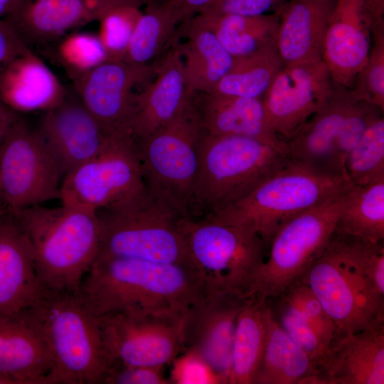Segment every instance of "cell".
Listing matches in <instances>:
<instances>
[{
	"instance_id": "1",
	"label": "cell",
	"mask_w": 384,
	"mask_h": 384,
	"mask_svg": "<svg viewBox=\"0 0 384 384\" xmlns=\"http://www.w3.org/2000/svg\"><path fill=\"white\" fill-rule=\"evenodd\" d=\"M78 292L100 317L183 314L207 295L192 267L124 257H97Z\"/></svg>"
},
{
	"instance_id": "2",
	"label": "cell",
	"mask_w": 384,
	"mask_h": 384,
	"mask_svg": "<svg viewBox=\"0 0 384 384\" xmlns=\"http://www.w3.org/2000/svg\"><path fill=\"white\" fill-rule=\"evenodd\" d=\"M337 327L336 338L384 320V248L335 231L298 278Z\"/></svg>"
},
{
	"instance_id": "3",
	"label": "cell",
	"mask_w": 384,
	"mask_h": 384,
	"mask_svg": "<svg viewBox=\"0 0 384 384\" xmlns=\"http://www.w3.org/2000/svg\"><path fill=\"white\" fill-rule=\"evenodd\" d=\"M20 314L50 357L54 384L102 383L110 363L101 319L78 291L45 290Z\"/></svg>"
},
{
	"instance_id": "4",
	"label": "cell",
	"mask_w": 384,
	"mask_h": 384,
	"mask_svg": "<svg viewBox=\"0 0 384 384\" xmlns=\"http://www.w3.org/2000/svg\"><path fill=\"white\" fill-rule=\"evenodd\" d=\"M9 213L27 237L43 289L78 291L100 250L96 212L61 203L58 207L36 205Z\"/></svg>"
},
{
	"instance_id": "5",
	"label": "cell",
	"mask_w": 384,
	"mask_h": 384,
	"mask_svg": "<svg viewBox=\"0 0 384 384\" xmlns=\"http://www.w3.org/2000/svg\"><path fill=\"white\" fill-rule=\"evenodd\" d=\"M290 162L287 144L201 132L191 218H204L232 206Z\"/></svg>"
},
{
	"instance_id": "6",
	"label": "cell",
	"mask_w": 384,
	"mask_h": 384,
	"mask_svg": "<svg viewBox=\"0 0 384 384\" xmlns=\"http://www.w3.org/2000/svg\"><path fill=\"white\" fill-rule=\"evenodd\" d=\"M96 213L100 230L97 257H130L195 269L178 228V220L183 216L146 185Z\"/></svg>"
},
{
	"instance_id": "7",
	"label": "cell",
	"mask_w": 384,
	"mask_h": 384,
	"mask_svg": "<svg viewBox=\"0 0 384 384\" xmlns=\"http://www.w3.org/2000/svg\"><path fill=\"white\" fill-rule=\"evenodd\" d=\"M178 228L207 294L230 292L253 296L267 247L247 225L181 217Z\"/></svg>"
},
{
	"instance_id": "8",
	"label": "cell",
	"mask_w": 384,
	"mask_h": 384,
	"mask_svg": "<svg viewBox=\"0 0 384 384\" xmlns=\"http://www.w3.org/2000/svg\"><path fill=\"white\" fill-rule=\"evenodd\" d=\"M348 183L343 177L323 174L291 161L240 201L201 219L249 225L268 249L284 224L338 194Z\"/></svg>"
},
{
	"instance_id": "9",
	"label": "cell",
	"mask_w": 384,
	"mask_h": 384,
	"mask_svg": "<svg viewBox=\"0 0 384 384\" xmlns=\"http://www.w3.org/2000/svg\"><path fill=\"white\" fill-rule=\"evenodd\" d=\"M381 114L380 107L357 100L349 87L333 82L325 104L284 141L291 161L346 179L348 154Z\"/></svg>"
},
{
	"instance_id": "10",
	"label": "cell",
	"mask_w": 384,
	"mask_h": 384,
	"mask_svg": "<svg viewBox=\"0 0 384 384\" xmlns=\"http://www.w3.org/2000/svg\"><path fill=\"white\" fill-rule=\"evenodd\" d=\"M201 130L191 95L169 123L134 144L147 188L183 217H191Z\"/></svg>"
},
{
	"instance_id": "11",
	"label": "cell",
	"mask_w": 384,
	"mask_h": 384,
	"mask_svg": "<svg viewBox=\"0 0 384 384\" xmlns=\"http://www.w3.org/2000/svg\"><path fill=\"white\" fill-rule=\"evenodd\" d=\"M344 189L291 219L276 233L253 294L277 298L302 275L335 233Z\"/></svg>"
},
{
	"instance_id": "12",
	"label": "cell",
	"mask_w": 384,
	"mask_h": 384,
	"mask_svg": "<svg viewBox=\"0 0 384 384\" xmlns=\"http://www.w3.org/2000/svg\"><path fill=\"white\" fill-rule=\"evenodd\" d=\"M145 186L130 131L108 136L100 151L63 178L62 204L97 211Z\"/></svg>"
},
{
	"instance_id": "13",
	"label": "cell",
	"mask_w": 384,
	"mask_h": 384,
	"mask_svg": "<svg viewBox=\"0 0 384 384\" xmlns=\"http://www.w3.org/2000/svg\"><path fill=\"white\" fill-rule=\"evenodd\" d=\"M0 180L9 212L60 198L58 169L36 129L21 117L0 144Z\"/></svg>"
},
{
	"instance_id": "14",
	"label": "cell",
	"mask_w": 384,
	"mask_h": 384,
	"mask_svg": "<svg viewBox=\"0 0 384 384\" xmlns=\"http://www.w3.org/2000/svg\"><path fill=\"white\" fill-rule=\"evenodd\" d=\"M183 314L101 316L104 345L110 366H165L183 352Z\"/></svg>"
},
{
	"instance_id": "15",
	"label": "cell",
	"mask_w": 384,
	"mask_h": 384,
	"mask_svg": "<svg viewBox=\"0 0 384 384\" xmlns=\"http://www.w3.org/2000/svg\"><path fill=\"white\" fill-rule=\"evenodd\" d=\"M332 90L322 59L283 66L262 98L269 127L287 140L325 104Z\"/></svg>"
},
{
	"instance_id": "16",
	"label": "cell",
	"mask_w": 384,
	"mask_h": 384,
	"mask_svg": "<svg viewBox=\"0 0 384 384\" xmlns=\"http://www.w3.org/2000/svg\"><path fill=\"white\" fill-rule=\"evenodd\" d=\"M156 66L107 60L73 83L75 92L106 136L131 132L134 88L149 82Z\"/></svg>"
},
{
	"instance_id": "17",
	"label": "cell",
	"mask_w": 384,
	"mask_h": 384,
	"mask_svg": "<svg viewBox=\"0 0 384 384\" xmlns=\"http://www.w3.org/2000/svg\"><path fill=\"white\" fill-rule=\"evenodd\" d=\"M230 292L206 295L182 316L183 351L198 353L228 384L238 315L249 299Z\"/></svg>"
},
{
	"instance_id": "18",
	"label": "cell",
	"mask_w": 384,
	"mask_h": 384,
	"mask_svg": "<svg viewBox=\"0 0 384 384\" xmlns=\"http://www.w3.org/2000/svg\"><path fill=\"white\" fill-rule=\"evenodd\" d=\"M36 131L54 160L61 179L95 156L108 136L75 93L43 112Z\"/></svg>"
},
{
	"instance_id": "19",
	"label": "cell",
	"mask_w": 384,
	"mask_h": 384,
	"mask_svg": "<svg viewBox=\"0 0 384 384\" xmlns=\"http://www.w3.org/2000/svg\"><path fill=\"white\" fill-rule=\"evenodd\" d=\"M384 320L336 338L306 384H383Z\"/></svg>"
},
{
	"instance_id": "20",
	"label": "cell",
	"mask_w": 384,
	"mask_h": 384,
	"mask_svg": "<svg viewBox=\"0 0 384 384\" xmlns=\"http://www.w3.org/2000/svg\"><path fill=\"white\" fill-rule=\"evenodd\" d=\"M176 39L156 64L154 79L137 93L130 127L134 140L144 139L172 120L183 109L188 91L181 44Z\"/></svg>"
},
{
	"instance_id": "21",
	"label": "cell",
	"mask_w": 384,
	"mask_h": 384,
	"mask_svg": "<svg viewBox=\"0 0 384 384\" xmlns=\"http://www.w3.org/2000/svg\"><path fill=\"white\" fill-rule=\"evenodd\" d=\"M370 47V28L362 10V1L337 0L322 49V60L333 82L350 88L367 62Z\"/></svg>"
},
{
	"instance_id": "22",
	"label": "cell",
	"mask_w": 384,
	"mask_h": 384,
	"mask_svg": "<svg viewBox=\"0 0 384 384\" xmlns=\"http://www.w3.org/2000/svg\"><path fill=\"white\" fill-rule=\"evenodd\" d=\"M44 291L27 237L8 211L0 220V317L20 314Z\"/></svg>"
},
{
	"instance_id": "23",
	"label": "cell",
	"mask_w": 384,
	"mask_h": 384,
	"mask_svg": "<svg viewBox=\"0 0 384 384\" xmlns=\"http://www.w3.org/2000/svg\"><path fill=\"white\" fill-rule=\"evenodd\" d=\"M191 101L203 134L247 137L286 144L269 127L262 98L194 92Z\"/></svg>"
},
{
	"instance_id": "24",
	"label": "cell",
	"mask_w": 384,
	"mask_h": 384,
	"mask_svg": "<svg viewBox=\"0 0 384 384\" xmlns=\"http://www.w3.org/2000/svg\"><path fill=\"white\" fill-rule=\"evenodd\" d=\"M68 92L31 48L14 58L0 73V102L18 114L51 110L65 100Z\"/></svg>"
},
{
	"instance_id": "25",
	"label": "cell",
	"mask_w": 384,
	"mask_h": 384,
	"mask_svg": "<svg viewBox=\"0 0 384 384\" xmlns=\"http://www.w3.org/2000/svg\"><path fill=\"white\" fill-rule=\"evenodd\" d=\"M28 48L47 47L65 33L97 20L93 0H23L4 18Z\"/></svg>"
},
{
	"instance_id": "26",
	"label": "cell",
	"mask_w": 384,
	"mask_h": 384,
	"mask_svg": "<svg viewBox=\"0 0 384 384\" xmlns=\"http://www.w3.org/2000/svg\"><path fill=\"white\" fill-rule=\"evenodd\" d=\"M337 0H287L279 14L276 47L283 66L322 59L324 36Z\"/></svg>"
},
{
	"instance_id": "27",
	"label": "cell",
	"mask_w": 384,
	"mask_h": 384,
	"mask_svg": "<svg viewBox=\"0 0 384 384\" xmlns=\"http://www.w3.org/2000/svg\"><path fill=\"white\" fill-rule=\"evenodd\" d=\"M50 357L21 315L0 317V373L20 384H54Z\"/></svg>"
},
{
	"instance_id": "28",
	"label": "cell",
	"mask_w": 384,
	"mask_h": 384,
	"mask_svg": "<svg viewBox=\"0 0 384 384\" xmlns=\"http://www.w3.org/2000/svg\"><path fill=\"white\" fill-rule=\"evenodd\" d=\"M187 87L191 92H210L229 71L235 58L215 35L195 16L178 26Z\"/></svg>"
},
{
	"instance_id": "29",
	"label": "cell",
	"mask_w": 384,
	"mask_h": 384,
	"mask_svg": "<svg viewBox=\"0 0 384 384\" xmlns=\"http://www.w3.org/2000/svg\"><path fill=\"white\" fill-rule=\"evenodd\" d=\"M316 363L284 331L270 304L263 356L254 384H306Z\"/></svg>"
},
{
	"instance_id": "30",
	"label": "cell",
	"mask_w": 384,
	"mask_h": 384,
	"mask_svg": "<svg viewBox=\"0 0 384 384\" xmlns=\"http://www.w3.org/2000/svg\"><path fill=\"white\" fill-rule=\"evenodd\" d=\"M271 299L254 294L240 311L235 331L228 384H254L266 341Z\"/></svg>"
},
{
	"instance_id": "31",
	"label": "cell",
	"mask_w": 384,
	"mask_h": 384,
	"mask_svg": "<svg viewBox=\"0 0 384 384\" xmlns=\"http://www.w3.org/2000/svg\"><path fill=\"white\" fill-rule=\"evenodd\" d=\"M180 23L176 1L149 0L136 23L124 60L150 65L151 60L178 39Z\"/></svg>"
},
{
	"instance_id": "32",
	"label": "cell",
	"mask_w": 384,
	"mask_h": 384,
	"mask_svg": "<svg viewBox=\"0 0 384 384\" xmlns=\"http://www.w3.org/2000/svg\"><path fill=\"white\" fill-rule=\"evenodd\" d=\"M280 12L260 16H194L215 35L224 48L235 58L252 54L276 41Z\"/></svg>"
},
{
	"instance_id": "33",
	"label": "cell",
	"mask_w": 384,
	"mask_h": 384,
	"mask_svg": "<svg viewBox=\"0 0 384 384\" xmlns=\"http://www.w3.org/2000/svg\"><path fill=\"white\" fill-rule=\"evenodd\" d=\"M336 233L364 240H384V180L366 185L349 184L343 193Z\"/></svg>"
},
{
	"instance_id": "34",
	"label": "cell",
	"mask_w": 384,
	"mask_h": 384,
	"mask_svg": "<svg viewBox=\"0 0 384 384\" xmlns=\"http://www.w3.org/2000/svg\"><path fill=\"white\" fill-rule=\"evenodd\" d=\"M282 67L275 41L252 54L235 58L212 92L262 98Z\"/></svg>"
},
{
	"instance_id": "35",
	"label": "cell",
	"mask_w": 384,
	"mask_h": 384,
	"mask_svg": "<svg viewBox=\"0 0 384 384\" xmlns=\"http://www.w3.org/2000/svg\"><path fill=\"white\" fill-rule=\"evenodd\" d=\"M348 181L366 185L384 180V118L376 117L348 154L345 163Z\"/></svg>"
},
{
	"instance_id": "36",
	"label": "cell",
	"mask_w": 384,
	"mask_h": 384,
	"mask_svg": "<svg viewBox=\"0 0 384 384\" xmlns=\"http://www.w3.org/2000/svg\"><path fill=\"white\" fill-rule=\"evenodd\" d=\"M48 46L51 50L49 55L63 68L73 83L107 60L99 36L88 32L65 35Z\"/></svg>"
},
{
	"instance_id": "37",
	"label": "cell",
	"mask_w": 384,
	"mask_h": 384,
	"mask_svg": "<svg viewBox=\"0 0 384 384\" xmlns=\"http://www.w3.org/2000/svg\"><path fill=\"white\" fill-rule=\"evenodd\" d=\"M141 13L139 7L128 4H114L102 9L97 18L100 24L99 37L107 60H124Z\"/></svg>"
},
{
	"instance_id": "38",
	"label": "cell",
	"mask_w": 384,
	"mask_h": 384,
	"mask_svg": "<svg viewBox=\"0 0 384 384\" xmlns=\"http://www.w3.org/2000/svg\"><path fill=\"white\" fill-rule=\"evenodd\" d=\"M299 314L331 346L337 327L309 286L297 279L278 297Z\"/></svg>"
},
{
	"instance_id": "39",
	"label": "cell",
	"mask_w": 384,
	"mask_h": 384,
	"mask_svg": "<svg viewBox=\"0 0 384 384\" xmlns=\"http://www.w3.org/2000/svg\"><path fill=\"white\" fill-rule=\"evenodd\" d=\"M350 89L357 100L384 111V29L371 32L368 60Z\"/></svg>"
},
{
	"instance_id": "40",
	"label": "cell",
	"mask_w": 384,
	"mask_h": 384,
	"mask_svg": "<svg viewBox=\"0 0 384 384\" xmlns=\"http://www.w3.org/2000/svg\"><path fill=\"white\" fill-rule=\"evenodd\" d=\"M280 302L277 314L272 310L277 321L288 336L316 363L318 369L330 346L299 314L281 299Z\"/></svg>"
},
{
	"instance_id": "41",
	"label": "cell",
	"mask_w": 384,
	"mask_h": 384,
	"mask_svg": "<svg viewBox=\"0 0 384 384\" xmlns=\"http://www.w3.org/2000/svg\"><path fill=\"white\" fill-rule=\"evenodd\" d=\"M171 364V383L222 384L209 364L193 351H183Z\"/></svg>"
},
{
	"instance_id": "42",
	"label": "cell",
	"mask_w": 384,
	"mask_h": 384,
	"mask_svg": "<svg viewBox=\"0 0 384 384\" xmlns=\"http://www.w3.org/2000/svg\"><path fill=\"white\" fill-rule=\"evenodd\" d=\"M165 366H129L112 363L102 383L106 384H171L165 377Z\"/></svg>"
},
{
	"instance_id": "43",
	"label": "cell",
	"mask_w": 384,
	"mask_h": 384,
	"mask_svg": "<svg viewBox=\"0 0 384 384\" xmlns=\"http://www.w3.org/2000/svg\"><path fill=\"white\" fill-rule=\"evenodd\" d=\"M287 1V0H218L200 13L213 15L260 16L280 12Z\"/></svg>"
},
{
	"instance_id": "44",
	"label": "cell",
	"mask_w": 384,
	"mask_h": 384,
	"mask_svg": "<svg viewBox=\"0 0 384 384\" xmlns=\"http://www.w3.org/2000/svg\"><path fill=\"white\" fill-rule=\"evenodd\" d=\"M28 48L5 19H0V73Z\"/></svg>"
},
{
	"instance_id": "45",
	"label": "cell",
	"mask_w": 384,
	"mask_h": 384,
	"mask_svg": "<svg viewBox=\"0 0 384 384\" xmlns=\"http://www.w3.org/2000/svg\"><path fill=\"white\" fill-rule=\"evenodd\" d=\"M363 14L373 31L384 29V0H361Z\"/></svg>"
},
{
	"instance_id": "46",
	"label": "cell",
	"mask_w": 384,
	"mask_h": 384,
	"mask_svg": "<svg viewBox=\"0 0 384 384\" xmlns=\"http://www.w3.org/2000/svg\"><path fill=\"white\" fill-rule=\"evenodd\" d=\"M216 1L218 0H177L176 6L181 23L188 21Z\"/></svg>"
},
{
	"instance_id": "47",
	"label": "cell",
	"mask_w": 384,
	"mask_h": 384,
	"mask_svg": "<svg viewBox=\"0 0 384 384\" xmlns=\"http://www.w3.org/2000/svg\"><path fill=\"white\" fill-rule=\"evenodd\" d=\"M21 117L0 102V144L13 124Z\"/></svg>"
},
{
	"instance_id": "48",
	"label": "cell",
	"mask_w": 384,
	"mask_h": 384,
	"mask_svg": "<svg viewBox=\"0 0 384 384\" xmlns=\"http://www.w3.org/2000/svg\"><path fill=\"white\" fill-rule=\"evenodd\" d=\"M23 0H0V19H4L15 12Z\"/></svg>"
},
{
	"instance_id": "49",
	"label": "cell",
	"mask_w": 384,
	"mask_h": 384,
	"mask_svg": "<svg viewBox=\"0 0 384 384\" xmlns=\"http://www.w3.org/2000/svg\"><path fill=\"white\" fill-rule=\"evenodd\" d=\"M109 1H111L114 3L129 4V5L140 7L142 5L146 4V3L149 0H109Z\"/></svg>"
},
{
	"instance_id": "50",
	"label": "cell",
	"mask_w": 384,
	"mask_h": 384,
	"mask_svg": "<svg viewBox=\"0 0 384 384\" xmlns=\"http://www.w3.org/2000/svg\"><path fill=\"white\" fill-rule=\"evenodd\" d=\"M0 196H1V180H0Z\"/></svg>"
},
{
	"instance_id": "51",
	"label": "cell",
	"mask_w": 384,
	"mask_h": 384,
	"mask_svg": "<svg viewBox=\"0 0 384 384\" xmlns=\"http://www.w3.org/2000/svg\"><path fill=\"white\" fill-rule=\"evenodd\" d=\"M1 196H0V198H1ZM4 215V214H3V215L1 214V210H0V220H1V218L3 217Z\"/></svg>"
},
{
	"instance_id": "52",
	"label": "cell",
	"mask_w": 384,
	"mask_h": 384,
	"mask_svg": "<svg viewBox=\"0 0 384 384\" xmlns=\"http://www.w3.org/2000/svg\"><path fill=\"white\" fill-rule=\"evenodd\" d=\"M169 1H176L177 0H169Z\"/></svg>"
}]
</instances>
